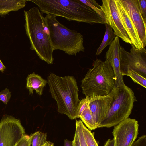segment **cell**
I'll return each instance as SVG.
<instances>
[{
	"label": "cell",
	"mask_w": 146,
	"mask_h": 146,
	"mask_svg": "<svg viewBox=\"0 0 146 146\" xmlns=\"http://www.w3.org/2000/svg\"><path fill=\"white\" fill-rule=\"evenodd\" d=\"M131 146H146V135H143L139 137Z\"/></svg>",
	"instance_id": "28"
},
{
	"label": "cell",
	"mask_w": 146,
	"mask_h": 146,
	"mask_svg": "<svg viewBox=\"0 0 146 146\" xmlns=\"http://www.w3.org/2000/svg\"><path fill=\"white\" fill-rule=\"evenodd\" d=\"M72 141L73 146H81L78 131L76 128L75 133Z\"/></svg>",
	"instance_id": "29"
},
{
	"label": "cell",
	"mask_w": 146,
	"mask_h": 146,
	"mask_svg": "<svg viewBox=\"0 0 146 146\" xmlns=\"http://www.w3.org/2000/svg\"><path fill=\"white\" fill-rule=\"evenodd\" d=\"M136 30L142 48L146 45V23L140 12L138 0H119Z\"/></svg>",
	"instance_id": "11"
},
{
	"label": "cell",
	"mask_w": 146,
	"mask_h": 146,
	"mask_svg": "<svg viewBox=\"0 0 146 146\" xmlns=\"http://www.w3.org/2000/svg\"><path fill=\"white\" fill-rule=\"evenodd\" d=\"M88 102V99L87 96L80 101L77 110L78 118L80 117L82 112L86 107Z\"/></svg>",
	"instance_id": "26"
},
{
	"label": "cell",
	"mask_w": 146,
	"mask_h": 146,
	"mask_svg": "<svg viewBox=\"0 0 146 146\" xmlns=\"http://www.w3.org/2000/svg\"><path fill=\"white\" fill-rule=\"evenodd\" d=\"M26 34L30 44L40 59L48 64L53 63L54 50L51 43L43 14L38 7L24 11Z\"/></svg>",
	"instance_id": "2"
},
{
	"label": "cell",
	"mask_w": 146,
	"mask_h": 146,
	"mask_svg": "<svg viewBox=\"0 0 146 146\" xmlns=\"http://www.w3.org/2000/svg\"><path fill=\"white\" fill-rule=\"evenodd\" d=\"M126 76L130 77L135 83L139 84L145 88H146V78L137 72L128 69Z\"/></svg>",
	"instance_id": "21"
},
{
	"label": "cell",
	"mask_w": 146,
	"mask_h": 146,
	"mask_svg": "<svg viewBox=\"0 0 146 146\" xmlns=\"http://www.w3.org/2000/svg\"><path fill=\"white\" fill-rule=\"evenodd\" d=\"M27 0H0V15L5 16L11 11H17L24 7Z\"/></svg>",
	"instance_id": "16"
},
{
	"label": "cell",
	"mask_w": 146,
	"mask_h": 146,
	"mask_svg": "<svg viewBox=\"0 0 146 146\" xmlns=\"http://www.w3.org/2000/svg\"><path fill=\"white\" fill-rule=\"evenodd\" d=\"M86 5L89 7L102 18L105 24L107 23L105 14L100 5L95 1L94 0H80Z\"/></svg>",
	"instance_id": "20"
},
{
	"label": "cell",
	"mask_w": 146,
	"mask_h": 146,
	"mask_svg": "<svg viewBox=\"0 0 146 146\" xmlns=\"http://www.w3.org/2000/svg\"><path fill=\"white\" fill-rule=\"evenodd\" d=\"M32 135L24 134L15 146H31Z\"/></svg>",
	"instance_id": "24"
},
{
	"label": "cell",
	"mask_w": 146,
	"mask_h": 146,
	"mask_svg": "<svg viewBox=\"0 0 146 146\" xmlns=\"http://www.w3.org/2000/svg\"><path fill=\"white\" fill-rule=\"evenodd\" d=\"M116 1L126 28L131 41L132 45L140 50L142 48L136 30L129 15L119 0Z\"/></svg>",
	"instance_id": "14"
},
{
	"label": "cell",
	"mask_w": 146,
	"mask_h": 146,
	"mask_svg": "<svg viewBox=\"0 0 146 146\" xmlns=\"http://www.w3.org/2000/svg\"><path fill=\"white\" fill-rule=\"evenodd\" d=\"M47 81L52 96L57 102L58 112L71 120L78 118L77 110L80 100L75 78L73 76L62 77L51 73Z\"/></svg>",
	"instance_id": "3"
},
{
	"label": "cell",
	"mask_w": 146,
	"mask_h": 146,
	"mask_svg": "<svg viewBox=\"0 0 146 146\" xmlns=\"http://www.w3.org/2000/svg\"><path fill=\"white\" fill-rule=\"evenodd\" d=\"M114 89L109 94L106 96L92 95L87 96L89 108L97 128L104 119L110 107L113 100Z\"/></svg>",
	"instance_id": "12"
},
{
	"label": "cell",
	"mask_w": 146,
	"mask_h": 146,
	"mask_svg": "<svg viewBox=\"0 0 146 146\" xmlns=\"http://www.w3.org/2000/svg\"><path fill=\"white\" fill-rule=\"evenodd\" d=\"M138 1L141 15L146 23V0H138Z\"/></svg>",
	"instance_id": "27"
},
{
	"label": "cell",
	"mask_w": 146,
	"mask_h": 146,
	"mask_svg": "<svg viewBox=\"0 0 146 146\" xmlns=\"http://www.w3.org/2000/svg\"><path fill=\"white\" fill-rule=\"evenodd\" d=\"M119 55L120 71L123 77L126 76L129 69L146 78V50L145 48L138 50L131 45L129 52L121 46Z\"/></svg>",
	"instance_id": "7"
},
{
	"label": "cell",
	"mask_w": 146,
	"mask_h": 146,
	"mask_svg": "<svg viewBox=\"0 0 146 146\" xmlns=\"http://www.w3.org/2000/svg\"><path fill=\"white\" fill-rule=\"evenodd\" d=\"M31 134V146H42L47 141L46 133L38 131Z\"/></svg>",
	"instance_id": "19"
},
{
	"label": "cell",
	"mask_w": 146,
	"mask_h": 146,
	"mask_svg": "<svg viewBox=\"0 0 146 146\" xmlns=\"http://www.w3.org/2000/svg\"><path fill=\"white\" fill-rule=\"evenodd\" d=\"M11 93V92L7 88L1 91L0 92V100L7 104L10 98Z\"/></svg>",
	"instance_id": "25"
},
{
	"label": "cell",
	"mask_w": 146,
	"mask_h": 146,
	"mask_svg": "<svg viewBox=\"0 0 146 146\" xmlns=\"http://www.w3.org/2000/svg\"><path fill=\"white\" fill-rule=\"evenodd\" d=\"M43 146H54V145L53 143L50 141H47L46 144Z\"/></svg>",
	"instance_id": "33"
},
{
	"label": "cell",
	"mask_w": 146,
	"mask_h": 146,
	"mask_svg": "<svg viewBox=\"0 0 146 146\" xmlns=\"http://www.w3.org/2000/svg\"><path fill=\"white\" fill-rule=\"evenodd\" d=\"M103 146H114L113 139H109L106 141Z\"/></svg>",
	"instance_id": "30"
},
{
	"label": "cell",
	"mask_w": 146,
	"mask_h": 146,
	"mask_svg": "<svg viewBox=\"0 0 146 146\" xmlns=\"http://www.w3.org/2000/svg\"><path fill=\"white\" fill-rule=\"evenodd\" d=\"M102 2L101 8L105 14L106 24L111 26L116 36L125 42L132 45L116 0H102Z\"/></svg>",
	"instance_id": "8"
},
{
	"label": "cell",
	"mask_w": 146,
	"mask_h": 146,
	"mask_svg": "<svg viewBox=\"0 0 146 146\" xmlns=\"http://www.w3.org/2000/svg\"><path fill=\"white\" fill-rule=\"evenodd\" d=\"M137 121L127 118L114 126L112 132L114 146H131L139 131Z\"/></svg>",
	"instance_id": "10"
},
{
	"label": "cell",
	"mask_w": 146,
	"mask_h": 146,
	"mask_svg": "<svg viewBox=\"0 0 146 146\" xmlns=\"http://www.w3.org/2000/svg\"><path fill=\"white\" fill-rule=\"evenodd\" d=\"M64 146H73L72 141H69L67 139H64Z\"/></svg>",
	"instance_id": "31"
},
{
	"label": "cell",
	"mask_w": 146,
	"mask_h": 146,
	"mask_svg": "<svg viewBox=\"0 0 146 146\" xmlns=\"http://www.w3.org/2000/svg\"><path fill=\"white\" fill-rule=\"evenodd\" d=\"M26 81V88L29 90L30 95L33 94L35 90L39 95H42L44 88L48 83L47 81L34 72L28 75Z\"/></svg>",
	"instance_id": "15"
},
{
	"label": "cell",
	"mask_w": 146,
	"mask_h": 146,
	"mask_svg": "<svg viewBox=\"0 0 146 146\" xmlns=\"http://www.w3.org/2000/svg\"><path fill=\"white\" fill-rule=\"evenodd\" d=\"M25 133L19 119L11 116L4 118L0 121V146H15Z\"/></svg>",
	"instance_id": "9"
},
{
	"label": "cell",
	"mask_w": 146,
	"mask_h": 146,
	"mask_svg": "<svg viewBox=\"0 0 146 146\" xmlns=\"http://www.w3.org/2000/svg\"><path fill=\"white\" fill-rule=\"evenodd\" d=\"M82 128L87 146H99L93 133L86 127L83 123L82 124Z\"/></svg>",
	"instance_id": "22"
},
{
	"label": "cell",
	"mask_w": 146,
	"mask_h": 146,
	"mask_svg": "<svg viewBox=\"0 0 146 146\" xmlns=\"http://www.w3.org/2000/svg\"><path fill=\"white\" fill-rule=\"evenodd\" d=\"M93 66L82 80L83 93L86 97L108 95L115 88V76L111 66L107 60L97 58Z\"/></svg>",
	"instance_id": "5"
},
{
	"label": "cell",
	"mask_w": 146,
	"mask_h": 146,
	"mask_svg": "<svg viewBox=\"0 0 146 146\" xmlns=\"http://www.w3.org/2000/svg\"><path fill=\"white\" fill-rule=\"evenodd\" d=\"M6 68V67L4 66L3 63L0 60V71L3 72L4 70H5Z\"/></svg>",
	"instance_id": "32"
},
{
	"label": "cell",
	"mask_w": 146,
	"mask_h": 146,
	"mask_svg": "<svg viewBox=\"0 0 146 146\" xmlns=\"http://www.w3.org/2000/svg\"><path fill=\"white\" fill-rule=\"evenodd\" d=\"M79 118L84 124L85 126L90 131L97 128V126L89 108L88 102Z\"/></svg>",
	"instance_id": "18"
},
{
	"label": "cell",
	"mask_w": 146,
	"mask_h": 146,
	"mask_svg": "<svg viewBox=\"0 0 146 146\" xmlns=\"http://www.w3.org/2000/svg\"><path fill=\"white\" fill-rule=\"evenodd\" d=\"M114 90L110 107L98 128L115 126L128 118L137 101L133 90L125 84Z\"/></svg>",
	"instance_id": "6"
},
{
	"label": "cell",
	"mask_w": 146,
	"mask_h": 146,
	"mask_svg": "<svg viewBox=\"0 0 146 146\" xmlns=\"http://www.w3.org/2000/svg\"><path fill=\"white\" fill-rule=\"evenodd\" d=\"M120 47L119 39L116 36L110 46L105 56L106 60L110 64L114 73L115 88L125 85L120 69L119 51Z\"/></svg>",
	"instance_id": "13"
},
{
	"label": "cell",
	"mask_w": 146,
	"mask_h": 146,
	"mask_svg": "<svg viewBox=\"0 0 146 146\" xmlns=\"http://www.w3.org/2000/svg\"><path fill=\"white\" fill-rule=\"evenodd\" d=\"M82 122L81 120L76 121V128L77 129L81 146H87L82 128Z\"/></svg>",
	"instance_id": "23"
},
{
	"label": "cell",
	"mask_w": 146,
	"mask_h": 146,
	"mask_svg": "<svg viewBox=\"0 0 146 146\" xmlns=\"http://www.w3.org/2000/svg\"><path fill=\"white\" fill-rule=\"evenodd\" d=\"M106 31L102 42L98 48L96 55H100L104 49L108 45H110L116 36L111 26L108 24H105Z\"/></svg>",
	"instance_id": "17"
},
{
	"label": "cell",
	"mask_w": 146,
	"mask_h": 146,
	"mask_svg": "<svg viewBox=\"0 0 146 146\" xmlns=\"http://www.w3.org/2000/svg\"><path fill=\"white\" fill-rule=\"evenodd\" d=\"M43 13L54 15L67 20L92 25L105 24L100 17L80 0H29Z\"/></svg>",
	"instance_id": "1"
},
{
	"label": "cell",
	"mask_w": 146,
	"mask_h": 146,
	"mask_svg": "<svg viewBox=\"0 0 146 146\" xmlns=\"http://www.w3.org/2000/svg\"><path fill=\"white\" fill-rule=\"evenodd\" d=\"M56 17L48 14L44 17L54 50H59L68 55L75 56L80 52H84L83 36L76 30L69 29L61 23Z\"/></svg>",
	"instance_id": "4"
}]
</instances>
